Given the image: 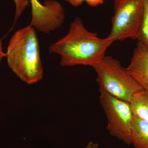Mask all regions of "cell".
I'll return each instance as SVG.
<instances>
[{
	"mask_svg": "<svg viewBox=\"0 0 148 148\" xmlns=\"http://www.w3.org/2000/svg\"><path fill=\"white\" fill-rule=\"evenodd\" d=\"M114 42L108 37L101 38L96 33L88 31L77 16L70 24L68 34L51 44L49 52L60 56L63 67H93L106 56V51Z\"/></svg>",
	"mask_w": 148,
	"mask_h": 148,
	"instance_id": "6da1fadb",
	"label": "cell"
},
{
	"mask_svg": "<svg viewBox=\"0 0 148 148\" xmlns=\"http://www.w3.org/2000/svg\"><path fill=\"white\" fill-rule=\"evenodd\" d=\"M5 58L12 72L27 84L43 78V69L36 31L30 25L16 31L11 37Z\"/></svg>",
	"mask_w": 148,
	"mask_h": 148,
	"instance_id": "7a4b0ae2",
	"label": "cell"
},
{
	"mask_svg": "<svg viewBox=\"0 0 148 148\" xmlns=\"http://www.w3.org/2000/svg\"><path fill=\"white\" fill-rule=\"evenodd\" d=\"M93 68L99 88L118 99L130 103L135 93L144 90L120 61L112 56H106Z\"/></svg>",
	"mask_w": 148,
	"mask_h": 148,
	"instance_id": "3957f363",
	"label": "cell"
},
{
	"mask_svg": "<svg viewBox=\"0 0 148 148\" xmlns=\"http://www.w3.org/2000/svg\"><path fill=\"white\" fill-rule=\"evenodd\" d=\"M143 14V0H114L112 27L107 37L114 42L138 40Z\"/></svg>",
	"mask_w": 148,
	"mask_h": 148,
	"instance_id": "277c9868",
	"label": "cell"
},
{
	"mask_svg": "<svg viewBox=\"0 0 148 148\" xmlns=\"http://www.w3.org/2000/svg\"><path fill=\"white\" fill-rule=\"evenodd\" d=\"M99 100L107 118L106 128L110 135L127 145H132L133 115L130 103L112 96L99 88Z\"/></svg>",
	"mask_w": 148,
	"mask_h": 148,
	"instance_id": "5b68a950",
	"label": "cell"
},
{
	"mask_svg": "<svg viewBox=\"0 0 148 148\" xmlns=\"http://www.w3.org/2000/svg\"><path fill=\"white\" fill-rule=\"evenodd\" d=\"M32 8V18L29 25L36 32L50 34L62 26L65 20L63 5L56 0H29Z\"/></svg>",
	"mask_w": 148,
	"mask_h": 148,
	"instance_id": "8992f818",
	"label": "cell"
},
{
	"mask_svg": "<svg viewBox=\"0 0 148 148\" xmlns=\"http://www.w3.org/2000/svg\"><path fill=\"white\" fill-rule=\"evenodd\" d=\"M126 69L143 89L148 91V45L138 41Z\"/></svg>",
	"mask_w": 148,
	"mask_h": 148,
	"instance_id": "52a82bcc",
	"label": "cell"
},
{
	"mask_svg": "<svg viewBox=\"0 0 148 148\" xmlns=\"http://www.w3.org/2000/svg\"><path fill=\"white\" fill-rule=\"evenodd\" d=\"M131 141L135 148H148V122L133 115Z\"/></svg>",
	"mask_w": 148,
	"mask_h": 148,
	"instance_id": "ba28073f",
	"label": "cell"
},
{
	"mask_svg": "<svg viewBox=\"0 0 148 148\" xmlns=\"http://www.w3.org/2000/svg\"><path fill=\"white\" fill-rule=\"evenodd\" d=\"M133 115L148 122V91L140 90L133 95L130 102Z\"/></svg>",
	"mask_w": 148,
	"mask_h": 148,
	"instance_id": "9c48e42d",
	"label": "cell"
},
{
	"mask_svg": "<svg viewBox=\"0 0 148 148\" xmlns=\"http://www.w3.org/2000/svg\"><path fill=\"white\" fill-rule=\"evenodd\" d=\"M144 1V14L142 27L138 41L141 42L148 45V0Z\"/></svg>",
	"mask_w": 148,
	"mask_h": 148,
	"instance_id": "30bf717a",
	"label": "cell"
},
{
	"mask_svg": "<svg viewBox=\"0 0 148 148\" xmlns=\"http://www.w3.org/2000/svg\"><path fill=\"white\" fill-rule=\"evenodd\" d=\"M15 6L14 25L16 24L18 18L30 4L29 0H14Z\"/></svg>",
	"mask_w": 148,
	"mask_h": 148,
	"instance_id": "8fae6325",
	"label": "cell"
},
{
	"mask_svg": "<svg viewBox=\"0 0 148 148\" xmlns=\"http://www.w3.org/2000/svg\"><path fill=\"white\" fill-rule=\"evenodd\" d=\"M105 0H66V1L75 7L81 5L84 2H86L88 5L95 7L103 3Z\"/></svg>",
	"mask_w": 148,
	"mask_h": 148,
	"instance_id": "7c38bea8",
	"label": "cell"
},
{
	"mask_svg": "<svg viewBox=\"0 0 148 148\" xmlns=\"http://www.w3.org/2000/svg\"><path fill=\"white\" fill-rule=\"evenodd\" d=\"M6 53L4 52L3 48V42L2 40L0 38V64L3 58H5Z\"/></svg>",
	"mask_w": 148,
	"mask_h": 148,
	"instance_id": "4fadbf2b",
	"label": "cell"
}]
</instances>
